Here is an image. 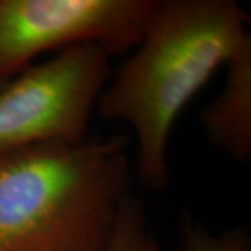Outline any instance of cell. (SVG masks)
I'll list each match as a JSON object with an SVG mask.
<instances>
[{"mask_svg": "<svg viewBox=\"0 0 251 251\" xmlns=\"http://www.w3.org/2000/svg\"><path fill=\"white\" fill-rule=\"evenodd\" d=\"M7 81H0V91H1V88L4 87V84H6Z\"/></svg>", "mask_w": 251, "mask_h": 251, "instance_id": "ba28073f", "label": "cell"}, {"mask_svg": "<svg viewBox=\"0 0 251 251\" xmlns=\"http://www.w3.org/2000/svg\"><path fill=\"white\" fill-rule=\"evenodd\" d=\"M222 91L201 112V125L218 150L239 162L251 156V45L226 64Z\"/></svg>", "mask_w": 251, "mask_h": 251, "instance_id": "5b68a950", "label": "cell"}, {"mask_svg": "<svg viewBox=\"0 0 251 251\" xmlns=\"http://www.w3.org/2000/svg\"><path fill=\"white\" fill-rule=\"evenodd\" d=\"M181 251H251V239L246 227L212 234L202 225L187 219L183 226Z\"/></svg>", "mask_w": 251, "mask_h": 251, "instance_id": "52a82bcc", "label": "cell"}, {"mask_svg": "<svg viewBox=\"0 0 251 251\" xmlns=\"http://www.w3.org/2000/svg\"><path fill=\"white\" fill-rule=\"evenodd\" d=\"M126 135L0 156V251H106L131 194Z\"/></svg>", "mask_w": 251, "mask_h": 251, "instance_id": "7a4b0ae2", "label": "cell"}, {"mask_svg": "<svg viewBox=\"0 0 251 251\" xmlns=\"http://www.w3.org/2000/svg\"><path fill=\"white\" fill-rule=\"evenodd\" d=\"M106 251H161L150 226L145 206L131 193L119 211L115 232Z\"/></svg>", "mask_w": 251, "mask_h": 251, "instance_id": "8992f818", "label": "cell"}, {"mask_svg": "<svg viewBox=\"0 0 251 251\" xmlns=\"http://www.w3.org/2000/svg\"><path fill=\"white\" fill-rule=\"evenodd\" d=\"M109 60L97 44H77L10 78L0 91V156L88 137L92 110L112 75Z\"/></svg>", "mask_w": 251, "mask_h": 251, "instance_id": "3957f363", "label": "cell"}, {"mask_svg": "<svg viewBox=\"0 0 251 251\" xmlns=\"http://www.w3.org/2000/svg\"><path fill=\"white\" fill-rule=\"evenodd\" d=\"M250 17L234 0H155L135 52L99 95L103 120L133 127L137 175L168 187V144L181 110L214 73L251 45Z\"/></svg>", "mask_w": 251, "mask_h": 251, "instance_id": "6da1fadb", "label": "cell"}, {"mask_svg": "<svg viewBox=\"0 0 251 251\" xmlns=\"http://www.w3.org/2000/svg\"><path fill=\"white\" fill-rule=\"evenodd\" d=\"M155 0H0V81L49 50L97 44L109 54L138 45Z\"/></svg>", "mask_w": 251, "mask_h": 251, "instance_id": "277c9868", "label": "cell"}]
</instances>
